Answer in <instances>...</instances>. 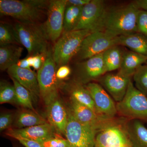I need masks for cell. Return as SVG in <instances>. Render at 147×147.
Segmentation results:
<instances>
[{
    "mask_svg": "<svg viewBox=\"0 0 147 147\" xmlns=\"http://www.w3.org/2000/svg\"><path fill=\"white\" fill-rule=\"evenodd\" d=\"M139 10L134 2L115 8L106 7L92 32H104L115 36L137 33V17Z\"/></svg>",
    "mask_w": 147,
    "mask_h": 147,
    "instance_id": "cell-1",
    "label": "cell"
},
{
    "mask_svg": "<svg viewBox=\"0 0 147 147\" xmlns=\"http://www.w3.org/2000/svg\"><path fill=\"white\" fill-rule=\"evenodd\" d=\"M50 2L42 0H1V15L9 16L20 22L36 24L42 17Z\"/></svg>",
    "mask_w": 147,
    "mask_h": 147,
    "instance_id": "cell-2",
    "label": "cell"
},
{
    "mask_svg": "<svg viewBox=\"0 0 147 147\" xmlns=\"http://www.w3.org/2000/svg\"><path fill=\"white\" fill-rule=\"evenodd\" d=\"M13 26L19 44L27 49L30 56L47 53L48 39L42 26L19 21Z\"/></svg>",
    "mask_w": 147,
    "mask_h": 147,
    "instance_id": "cell-3",
    "label": "cell"
},
{
    "mask_svg": "<svg viewBox=\"0 0 147 147\" xmlns=\"http://www.w3.org/2000/svg\"><path fill=\"white\" fill-rule=\"evenodd\" d=\"M91 32L89 30L64 32L55 43L53 52L56 65H66L77 55L84 38Z\"/></svg>",
    "mask_w": 147,
    "mask_h": 147,
    "instance_id": "cell-4",
    "label": "cell"
},
{
    "mask_svg": "<svg viewBox=\"0 0 147 147\" xmlns=\"http://www.w3.org/2000/svg\"><path fill=\"white\" fill-rule=\"evenodd\" d=\"M117 113L132 119L147 121V97L131 80L123 99L116 104Z\"/></svg>",
    "mask_w": 147,
    "mask_h": 147,
    "instance_id": "cell-5",
    "label": "cell"
},
{
    "mask_svg": "<svg viewBox=\"0 0 147 147\" xmlns=\"http://www.w3.org/2000/svg\"><path fill=\"white\" fill-rule=\"evenodd\" d=\"M56 63L53 52L48 51L45 61L38 71L37 79L40 97L46 106L58 98V79L56 77Z\"/></svg>",
    "mask_w": 147,
    "mask_h": 147,
    "instance_id": "cell-6",
    "label": "cell"
},
{
    "mask_svg": "<svg viewBox=\"0 0 147 147\" xmlns=\"http://www.w3.org/2000/svg\"><path fill=\"white\" fill-rule=\"evenodd\" d=\"M119 37L104 32H92L84 38L76 56L83 61L103 53L113 46L119 45Z\"/></svg>",
    "mask_w": 147,
    "mask_h": 147,
    "instance_id": "cell-7",
    "label": "cell"
},
{
    "mask_svg": "<svg viewBox=\"0 0 147 147\" xmlns=\"http://www.w3.org/2000/svg\"><path fill=\"white\" fill-rule=\"evenodd\" d=\"M65 134L70 147H95L98 131L78 121L68 110Z\"/></svg>",
    "mask_w": 147,
    "mask_h": 147,
    "instance_id": "cell-8",
    "label": "cell"
},
{
    "mask_svg": "<svg viewBox=\"0 0 147 147\" xmlns=\"http://www.w3.org/2000/svg\"><path fill=\"white\" fill-rule=\"evenodd\" d=\"M67 0L50 1L47 8V18L42 25L47 38L55 42L63 31L65 11Z\"/></svg>",
    "mask_w": 147,
    "mask_h": 147,
    "instance_id": "cell-9",
    "label": "cell"
},
{
    "mask_svg": "<svg viewBox=\"0 0 147 147\" xmlns=\"http://www.w3.org/2000/svg\"><path fill=\"white\" fill-rule=\"evenodd\" d=\"M103 61V53L82 61L76 67V82L82 84H88L99 79L107 73Z\"/></svg>",
    "mask_w": 147,
    "mask_h": 147,
    "instance_id": "cell-10",
    "label": "cell"
},
{
    "mask_svg": "<svg viewBox=\"0 0 147 147\" xmlns=\"http://www.w3.org/2000/svg\"><path fill=\"white\" fill-rule=\"evenodd\" d=\"M86 88L92 98L96 114L103 118L113 120L117 111L113 98L97 83L90 82Z\"/></svg>",
    "mask_w": 147,
    "mask_h": 147,
    "instance_id": "cell-11",
    "label": "cell"
},
{
    "mask_svg": "<svg viewBox=\"0 0 147 147\" xmlns=\"http://www.w3.org/2000/svg\"><path fill=\"white\" fill-rule=\"evenodd\" d=\"M131 146L125 127L113 123L96 134L95 147H120Z\"/></svg>",
    "mask_w": 147,
    "mask_h": 147,
    "instance_id": "cell-12",
    "label": "cell"
},
{
    "mask_svg": "<svg viewBox=\"0 0 147 147\" xmlns=\"http://www.w3.org/2000/svg\"><path fill=\"white\" fill-rule=\"evenodd\" d=\"M70 111L75 118L84 125L90 127L98 131L113 123V120L103 118L93 110L71 98Z\"/></svg>",
    "mask_w": 147,
    "mask_h": 147,
    "instance_id": "cell-13",
    "label": "cell"
},
{
    "mask_svg": "<svg viewBox=\"0 0 147 147\" xmlns=\"http://www.w3.org/2000/svg\"><path fill=\"white\" fill-rule=\"evenodd\" d=\"M106 6L102 0H91L84 6L78 24L74 31L89 30L93 31Z\"/></svg>",
    "mask_w": 147,
    "mask_h": 147,
    "instance_id": "cell-14",
    "label": "cell"
},
{
    "mask_svg": "<svg viewBox=\"0 0 147 147\" xmlns=\"http://www.w3.org/2000/svg\"><path fill=\"white\" fill-rule=\"evenodd\" d=\"M131 78L122 75L119 72L106 74L99 79L104 87L115 101L118 102L123 100L126 94Z\"/></svg>",
    "mask_w": 147,
    "mask_h": 147,
    "instance_id": "cell-15",
    "label": "cell"
},
{
    "mask_svg": "<svg viewBox=\"0 0 147 147\" xmlns=\"http://www.w3.org/2000/svg\"><path fill=\"white\" fill-rule=\"evenodd\" d=\"M7 72L11 78L15 79L28 90L32 94L33 101L40 97L37 76L32 69L21 68L14 65L7 69Z\"/></svg>",
    "mask_w": 147,
    "mask_h": 147,
    "instance_id": "cell-16",
    "label": "cell"
},
{
    "mask_svg": "<svg viewBox=\"0 0 147 147\" xmlns=\"http://www.w3.org/2000/svg\"><path fill=\"white\" fill-rule=\"evenodd\" d=\"M47 115L48 123L53 127L56 133L65 135L68 112L58 98L47 106Z\"/></svg>",
    "mask_w": 147,
    "mask_h": 147,
    "instance_id": "cell-17",
    "label": "cell"
},
{
    "mask_svg": "<svg viewBox=\"0 0 147 147\" xmlns=\"http://www.w3.org/2000/svg\"><path fill=\"white\" fill-rule=\"evenodd\" d=\"M55 129L50 123L39 125L35 126L21 129H13L8 130L7 135H18L21 137L42 143L47 139L55 137Z\"/></svg>",
    "mask_w": 147,
    "mask_h": 147,
    "instance_id": "cell-18",
    "label": "cell"
},
{
    "mask_svg": "<svg viewBox=\"0 0 147 147\" xmlns=\"http://www.w3.org/2000/svg\"><path fill=\"white\" fill-rule=\"evenodd\" d=\"M125 127L131 147H147V128L141 121L132 119Z\"/></svg>",
    "mask_w": 147,
    "mask_h": 147,
    "instance_id": "cell-19",
    "label": "cell"
},
{
    "mask_svg": "<svg viewBox=\"0 0 147 147\" xmlns=\"http://www.w3.org/2000/svg\"><path fill=\"white\" fill-rule=\"evenodd\" d=\"M147 62V56L132 51H124L122 62L118 72L131 78L137 69Z\"/></svg>",
    "mask_w": 147,
    "mask_h": 147,
    "instance_id": "cell-20",
    "label": "cell"
},
{
    "mask_svg": "<svg viewBox=\"0 0 147 147\" xmlns=\"http://www.w3.org/2000/svg\"><path fill=\"white\" fill-rule=\"evenodd\" d=\"M119 45L128 47L132 52L147 56V36L135 33L119 37Z\"/></svg>",
    "mask_w": 147,
    "mask_h": 147,
    "instance_id": "cell-21",
    "label": "cell"
},
{
    "mask_svg": "<svg viewBox=\"0 0 147 147\" xmlns=\"http://www.w3.org/2000/svg\"><path fill=\"white\" fill-rule=\"evenodd\" d=\"M23 47L16 45H8L0 47V69L1 70L8 69L16 65L20 60L23 51Z\"/></svg>",
    "mask_w": 147,
    "mask_h": 147,
    "instance_id": "cell-22",
    "label": "cell"
},
{
    "mask_svg": "<svg viewBox=\"0 0 147 147\" xmlns=\"http://www.w3.org/2000/svg\"><path fill=\"white\" fill-rule=\"evenodd\" d=\"M68 89L71 98L90 108L96 113L92 98L87 88L84 87L83 84L75 81L69 85Z\"/></svg>",
    "mask_w": 147,
    "mask_h": 147,
    "instance_id": "cell-23",
    "label": "cell"
},
{
    "mask_svg": "<svg viewBox=\"0 0 147 147\" xmlns=\"http://www.w3.org/2000/svg\"><path fill=\"white\" fill-rule=\"evenodd\" d=\"M47 122L32 110H23L17 114L14 122V125L17 129L27 128L30 127L43 124Z\"/></svg>",
    "mask_w": 147,
    "mask_h": 147,
    "instance_id": "cell-24",
    "label": "cell"
},
{
    "mask_svg": "<svg viewBox=\"0 0 147 147\" xmlns=\"http://www.w3.org/2000/svg\"><path fill=\"white\" fill-rule=\"evenodd\" d=\"M124 52L120 45H115L103 53V61L107 72L120 68Z\"/></svg>",
    "mask_w": 147,
    "mask_h": 147,
    "instance_id": "cell-25",
    "label": "cell"
},
{
    "mask_svg": "<svg viewBox=\"0 0 147 147\" xmlns=\"http://www.w3.org/2000/svg\"><path fill=\"white\" fill-rule=\"evenodd\" d=\"M83 7L67 5L64 17V32L74 31L79 23Z\"/></svg>",
    "mask_w": 147,
    "mask_h": 147,
    "instance_id": "cell-26",
    "label": "cell"
},
{
    "mask_svg": "<svg viewBox=\"0 0 147 147\" xmlns=\"http://www.w3.org/2000/svg\"><path fill=\"white\" fill-rule=\"evenodd\" d=\"M16 91L17 104L29 110L36 112L33 105L32 96L28 90L21 85L16 80L11 78Z\"/></svg>",
    "mask_w": 147,
    "mask_h": 147,
    "instance_id": "cell-27",
    "label": "cell"
},
{
    "mask_svg": "<svg viewBox=\"0 0 147 147\" xmlns=\"http://www.w3.org/2000/svg\"><path fill=\"white\" fill-rule=\"evenodd\" d=\"M19 44L16 32L13 26L1 24L0 25V45Z\"/></svg>",
    "mask_w": 147,
    "mask_h": 147,
    "instance_id": "cell-28",
    "label": "cell"
},
{
    "mask_svg": "<svg viewBox=\"0 0 147 147\" xmlns=\"http://www.w3.org/2000/svg\"><path fill=\"white\" fill-rule=\"evenodd\" d=\"M17 103L14 86L5 81L0 83V103Z\"/></svg>",
    "mask_w": 147,
    "mask_h": 147,
    "instance_id": "cell-29",
    "label": "cell"
},
{
    "mask_svg": "<svg viewBox=\"0 0 147 147\" xmlns=\"http://www.w3.org/2000/svg\"><path fill=\"white\" fill-rule=\"evenodd\" d=\"M133 77L135 86L147 96V64L137 69Z\"/></svg>",
    "mask_w": 147,
    "mask_h": 147,
    "instance_id": "cell-30",
    "label": "cell"
},
{
    "mask_svg": "<svg viewBox=\"0 0 147 147\" xmlns=\"http://www.w3.org/2000/svg\"><path fill=\"white\" fill-rule=\"evenodd\" d=\"M137 32L147 36V11L140 9L137 20Z\"/></svg>",
    "mask_w": 147,
    "mask_h": 147,
    "instance_id": "cell-31",
    "label": "cell"
},
{
    "mask_svg": "<svg viewBox=\"0 0 147 147\" xmlns=\"http://www.w3.org/2000/svg\"><path fill=\"white\" fill-rule=\"evenodd\" d=\"M43 147H70L67 139L61 137H51L42 143Z\"/></svg>",
    "mask_w": 147,
    "mask_h": 147,
    "instance_id": "cell-32",
    "label": "cell"
},
{
    "mask_svg": "<svg viewBox=\"0 0 147 147\" xmlns=\"http://www.w3.org/2000/svg\"><path fill=\"white\" fill-rule=\"evenodd\" d=\"M47 53L38 54L28 57L31 67H33L35 70H39L45 62Z\"/></svg>",
    "mask_w": 147,
    "mask_h": 147,
    "instance_id": "cell-33",
    "label": "cell"
},
{
    "mask_svg": "<svg viewBox=\"0 0 147 147\" xmlns=\"http://www.w3.org/2000/svg\"><path fill=\"white\" fill-rule=\"evenodd\" d=\"M8 136L16 139L25 147H43L42 143L30 140L15 134H10Z\"/></svg>",
    "mask_w": 147,
    "mask_h": 147,
    "instance_id": "cell-34",
    "label": "cell"
},
{
    "mask_svg": "<svg viewBox=\"0 0 147 147\" xmlns=\"http://www.w3.org/2000/svg\"><path fill=\"white\" fill-rule=\"evenodd\" d=\"M13 117L11 113H6L0 116V131H1L8 128L13 121Z\"/></svg>",
    "mask_w": 147,
    "mask_h": 147,
    "instance_id": "cell-35",
    "label": "cell"
},
{
    "mask_svg": "<svg viewBox=\"0 0 147 147\" xmlns=\"http://www.w3.org/2000/svg\"><path fill=\"white\" fill-rule=\"evenodd\" d=\"M71 72V69L67 65L61 66L56 71V77L58 80H63L70 75Z\"/></svg>",
    "mask_w": 147,
    "mask_h": 147,
    "instance_id": "cell-36",
    "label": "cell"
},
{
    "mask_svg": "<svg viewBox=\"0 0 147 147\" xmlns=\"http://www.w3.org/2000/svg\"><path fill=\"white\" fill-rule=\"evenodd\" d=\"M91 0H67V6L84 7L91 1Z\"/></svg>",
    "mask_w": 147,
    "mask_h": 147,
    "instance_id": "cell-37",
    "label": "cell"
},
{
    "mask_svg": "<svg viewBox=\"0 0 147 147\" xmlns=\"http://www.w3.org/2000/svg\"><path fill=\"white\" fill-rule=\"evenodd\" d=\"M16 65L21 68L25 69H31V67L30 65L28 57L24 58V59H22L20 60L17 62Z\"/></svg>",
    "mask_w": 147,
    "mask_h": 147,
    "instance_id": "cell-38",
    "label": "cell"
},
{
    "mask_svg": "<svg viewBox=\"0 0 147 147\" xmlns=\"http://www.w3.org/2000/svg\"><path fill=\"white\" fill-rule=\"evenodd\" d=\"M134 2L140 9L147 11V0H137Z\"/></svg>",
    "mask_w": 147,
    "mask_h": 147,
    "instance_id": "cell-39",
    "label": "cell"
},
{
    "mask_svg": "<svg viewBox=\"0 0 147 147\" xmlns=\"http://www.w3.org/2000/svg\"><path fill=\"white\" fill-rule=\"evenodd\" d=\"M120 147H131V146H121Z\"/></svg>",
    "mask_w": 147,
    "mask_h": 147,
    "instance_id": "cell-40",
    "label": "cell"
}]
</instances>
